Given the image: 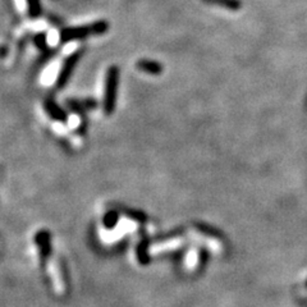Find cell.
Wrapping results in <instances>:
<instances>
[{
	"instance_id": "cell-1",
	"label": "cell",
	"mask_w": 307,
	"mask_h": 307,
	"mask_svg": "<svg viewBox=\"0 0 307 307\" xmlns=\"http://www.w3.org/2000/svg\"><path fill=\"white\" fill-rule=\"evenodd\" d=\"M108 28H109V24L105 21H98L91 24H85V26L69 27V28H65L60 32V40H62V42H69L85 38L87 36L103 35L107 32Z\"/></svg>"
},
{
	"instance_id": "cell-2",
	"label": "cell",
	"mask_w": 307,
	"mask_h": 307,
	"mask_svg": "<svg viewBox=\"0 0 307 307\" xmlns=\"http://www.w3.org/2000/svg\"><path fill=\"white\" fill-rule=\"evenodd\" d=\"M119 69L117 67H110L107 72L105 80V94H104V112L107 115H112L115 109L117 101V90H118Z\"/></svg>"
},
{
	"instance_id": "cell-3",
	"label": "cell",
	"mask_w": 307,
	"mask_h": 307,
	"mask_svg": "<svg viewBox=\"0 0 307 307\" xmlns=\"http://www.w3.org/2000/svg\"><path fill=\"white\" fill-rule=\"evenodd\" d=\"M80 56H81V51H77V53L69 55L68 59L65 60V63L63 64L62 69H60L59 76H58V78H56V86H58L59 89H62V87H64V86L67 85L69 77H71L72 72H73L74 67H76L77 62H78V59H80Z\"/></svg>"
},
{
	"instance_id": "cell-4",
	"label": "cell",
	"mask_w": 307,
	"mask_h": 307,
	"mask_svg": "<svg viewBox=\"0 0 307 307\" xmlns=\"http://www.w3.org/2000/svg\"><path fill=\"white\" fill-rule=\"evenodd\" d=\"M47 272H49V274H50V279H51V282H53V286H54V288H55L56 292L58 293L64 292V283H63L62 275H60L59 266H58L56 261L53 260V259L49 261Z\"/></svg>"
},
{
	"instance_id": "cell-5",
	"label": "cell",
	"mask_w": 307,
	"mask_h": 307,
	"mask_svg": "<svg viewBox=\"0 0 307 307\" xmlns=\"http://www.w3.org/2000/svg\"><path fill=\"white\" fill-rule=\"evenodd\" d=\"M137 69L145 72V73L153 74V76H159L162 72V67L160 63L155 62V60H149V59H140L136 63Z\"/></svg>"
},
{
	"instance_id": "cell-6",
	"label": "cell",
	"mask_w": 307,
	"mask_h": 307,
	"mask_svg": "<svg viewBox=\"0 0 307 307\" xmlns=\"http://www.w3.org/2000/svg\"><path fill=\"white\" fill-rule=\"evenodd\" d=\"M45 109H46L47 114L50 115L53 119H55V121L59 122L67 121V113H65L54 100L45 101Z\"/></svg>"
},
{
	"instance_id": "cell-7",
	"label": "cell",
	"mask_w": 307,
	"mask_h": 307,
	"mask_svg": "<svg viewBox=\"0 0 307 307\" xmlns=\"http://www.w3.org/2000/svg\"><path fill=\"white\" fill-rule=\"evenodd\" d=\"M36 243H37L42 256L47 257V255L50 254V236L46 230H41L36 234Z\"/></svg>"
},
{
	"instance_id": "cell-8",
	"label": "cell",
	"mask_w": 307,
	"mask_h": 307,
	"mask_svg": "<svg viewBox=\"0 0 307 307\" xmlns=\"http://www.w3.org/2000/svg\"><path fill=\"white\" fill-rule=\"evenodd\" d=\"M202 1L210 4V5H218L222 8L230 9V10H238L242 6L241 0H202Z\"/></svg>"
},
{
	"instance_id": "cell-9",
	"label": "cell",
	"mask_w": 307,
	"mask_h": 307,
	"mask_svg": "<svg viewBox=\"0 0 307 307\" xmlns=\"http://www.w3.org/2000/svg\"><path fill=\"white\" fill-rule=\"evenodd\" d=\"M183 243V239L182 238H174V239H169V241H165V242L157 243L153 247L154 252H160V251H168V250H173V248L179 247L180 245Z\"/></svg>"
},
{
	"instance_id": "cell-10",
	"label": "cell",
	"mask_w": 307,
	"mask_h": 307,
	"mask_svg": "<svg viewBox=\"0 0 307 307\" xmlns=\"http://www.w3.org/2000/svg\"><path fill=\"white\" fill-rule=\"evenodd\" d=\"M149 242L148 239H142L141 242H140L139 247H137V259H139V261L141 264H148L149 263Z\"/></svg>"
},
{
	"instance_id": "cell-11",
	"label": "cell",
	"mask_w": 307,
	"mask_h": 307,
	"mask_svg": "<svg viewBox=\"0 0 307 307\" xmlns=\"http://www.w3.org/2000/svg\"><path fill=\"white\" fill-rule=\"evenodd\" d=\"M117 220H118V215H117V213H113V211H110V213H108L107 215L104 216V224L109 229L114 227Z\"/></svg>"
}]
</instances>
